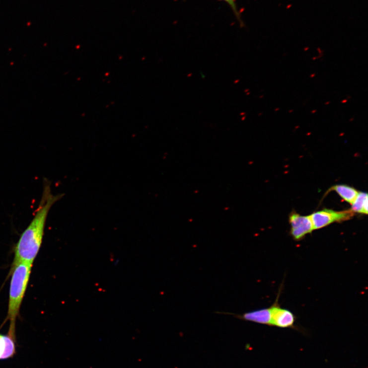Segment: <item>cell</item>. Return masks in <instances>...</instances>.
I'll return each mask as SVG.
<instances>
[{
    "label": "cell",
    "mask_w": 368,
    "mask_h": 368,
    "mask_svg": "<svg viewBox=\"0 0 368 368\" xmlns=\"http://www.w3.org/2000/svg\"><path fill=\"white\" fill-rule=\"evenodd\" d=\"M63 196L52 194L49 181L44 180L43 194L36 213L15 245L13 264L24 262L33 265L41 247L50 210Z\"/></svg>",
    "instance_id": "1"
},
{
    "label": "cell",
    "mask_w": 368,
    "mask_h": 368,
    "mask_svg": "<svg viewBox=\"0 0 368 368\" xmlns=\"http://www.w3.org/2000/svg\"><path fill=\"white\" fill-rule=\"evenodd\" d=\"M32 266L24 262L12 265L7 320L10 322L7 335L14 339H15V323L29 284Z\"/></svg>",
    "instance_id": "2"
},
{
    "label": "cell",
    "mask_w": 368,
    "mask_h": 368,
    "mask_svg": "<svg viewBox=\"0 0 368 368\" xmlns=\"http://www.w3.org/2000/svg\"><path fill=\"white\" fill-rule=\"evenodd\" d=\"M354 214L352 210L336 212L334 210L326 209L312 214L310 216V218L313 230H318L335 222H341L351 219L354 217Z\"/></svg>",
    "instance_id": "3"
},
{
    "label": "cell",
    "mask_w": 368,
    "mask_h": 368,
    "mask_svg": "<svg viewBox=\"0 0 368 368\" xmlns=\"http://www.w3.org/2000/svg\"><path fill=\"white\" fill-rule=\"evenodd\" d=\"M291 233L295 240H300L313 230L310 216L291 214L290 219Z\"/></svg>",
    "instance_id": "4"
},
{
    "label": "cell",
    "mask_w": 368,
    "mask_h": 368,
    "mask_svg": "<svg viewBox=\"0 0 368 368\" xmlns=\"http://www.w3.org/2000/svg\"><path fill=\"white\" fill-rule=\"evenodd\" d=\"M272 308V326L283 328L294 327L295 318L291 311L282 308L277 302L274 304Z\"/></svg>",
    "instance_id": "5"
},
{
    "label": "cell",
    "mask_w": 368,
    "mask_h": 368,
    "mask_svg": "<svg viewBox=\"0 0 368 368\" xmlns=\"http://www.w3.org/2000/svg\"><path fill=\"white\" fill-rule=\"evenodd\" d=\"M236 317L244 321L272 326V308L271 306L269 308L253 310L241 314H237Z\"/></svg>",
    "instance_id": "6"
},
{
    "label": "cell",
    "mask_w": 368,
    "mask_h": 368,
    "mask_svg": "<svg viewBox=\"0 0 368 368\" xmlns=\"http://www.w3.org/2000/svg\"><path fill=\"white\" fill-rule=\"evenodd\" d=\"M15 340L0 334V360L11 358L15 353Z\"/></svg>",
    "instance_id": "7"
},
{
    "label": "cell",
    "mask_w": 368,
    "mask_h": 368,
    "mask_svg": "<svg viewBox=\"0 0 368 368\" xmlns=\"http://www.w3.org/2000/svg\"><path fill=\"white\" fill-rule=\"evenodd\" d=\"M331 190L335 191L344 201L352 205L359 194V192L356 189L345 185L334 186Z\"/></svg>",
    "instance_id": "8"
},
{
    "label": "cell",
    "mask_w": 368,
    "mask_h": 368,
    "mask_svg": "<svg viewBox=\"0 0 368 368\" xmlns=\"http://www.w3.org/2000/svg\"><path fill=\"white\" fill-rule=\"evenodd\" d=\"M368 203L367 193L359 192L358 195L352 204V211L355 213L368 214Z\"/></svg>",
    "instance_id": "9"
},
{
    "label": "cell",
    "mask_w": 368,
    "mask_h": 368,
    "mask_svg": "<svg viewBox=\"0 0 368 368\" xmlns=\"http://www.w3.org/2000/svg\"><path fill=\"white\" fill-rule=\"evenodd\" d=\"M221 1H223L226 2L227 4L230 5V7L233 10L234 14L236 16L237 18L239 20V22L240 23L241 25H242V22L241 21V19H240V14L237 8L235 0H221Z\"/></svg>",
    "instance_id": "10"
},
{
    "label": "cell",
    "mask_w": 368,
    "mask_h": 368,
    "mask_svg": "<svg viewBox=\"0 0 368 368\" xmlns=\"http://www.w3.org/2000/svg\"><path fill=\"white\" fill-rule=\"evenodd\" d=\"M292 4H289L287 6V9H290V8H291L292 7Z\"/></svg>",
    "instance_id": "11"
},
{
    "label": "cell",
    "mask_w": 368,
    "mask_h": 368,
    "mask_svg": "<svg viewBox=\"0 0 368 368\" xmlns=\"http://www.w3.org/2000/svg\"><path fill=\"white\" fill-rule=\"evenodd\" d=\"M281 5H282V4H279V5H278V6H281Z\"/></svg>",
    "instance_id": "12"
}]
</instances>
